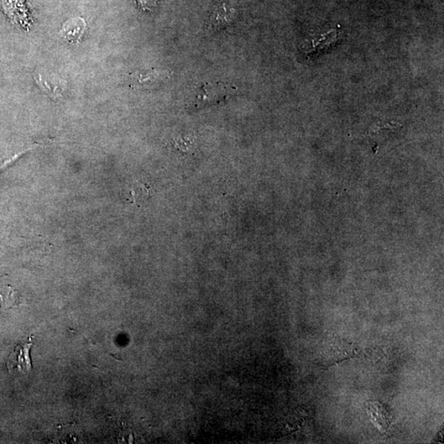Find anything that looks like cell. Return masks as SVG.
I'll list each match as a JSON object with an SVG mask.
<instances>
[{
  "mask_svg": "<svg viewBox=\"0 0 444 444\" xmlns=\"http://www.w3.org/2000/svg\"><path fill=\"white\" fill-rule=\"evenodd\" d=\"M33 343L31 342V337L28 341L18 344L15 347L13 352L9 354L6 367L9 372L18 371V372L28 374L33 368L31 365L30 352Z\"/></svg>",
  "mask_w": 444,
  "mask_h": 444,
  "instance_id": "1",
  "label": "cell"
},
{
  "mask_svg": "<svg viewBox=\"0 0 444 444\" xmlns=\"http://www.w3.org/2000/svg\"><path fill=\"white\" fill-rule=\"evenodd\" d=\"M36 85L54 100L63 97L67 85V82L55 75L38 74L34 76Z\"/></svg>",
  "mask_w": 444,
  "mask_h": 444,
  "instance_id": "3",
  "label": "cell"
},
{
  "mask_svg": "<svg viewBox=\"0 0 444 444\" xmlns=\"http://www.w3.org/2000/svg\"><path fill=\"white\" fill-rule=\"evenodd\" d=\"M236 88L217 83L205 85L201 88L195 100V108H200L213 103L220 102L236 92Z\"/></svg>",
  "mask_w": 444,
  "mask_h": 444,
  "instance_id": "2",
  "label": "cell"
},
{
  "mask_svg": "<svg viewBox=\"0 0 444 444\" xmlns=\"http://www.w3.org/2000/svg\"><path fill=\"white\" fill-rule=\"evenodd\" d=\"M234 13L236 11L227 3H221L212 14L211 23L213 28L220 29L226 27L234 19Z\"/></svg>",
  "mask_w": 444,
  "mask_h": 444,
  "instance_id": "6",
  "label": "cell"
},
{
  "mask_svg": "<svg viewBox=\"0 0 444 444\" xmlns=\"http://www.w3.org/2000/svg\"><path fill=\"white\" fill-rule=\"evenodd\" d=\"M170 74L168 71L144 70L135 72L131 75L134 85L139 87H151L169 80Z\"/></svg>",
  "mask_w": 444,
  "mask_h": 444,
  "instance_id": "4",
  "label": "cell"
},
{
  "mask_svg": "<svg viewBox=\"0 0 444 444\" xmlns=\"http://www.w3.org/2000/svg\"><path fill=\"white\" fill-rule=\"evenodd\" d=\"M14 291L9 287L7 291L1 293L0 291V313L3 310H9L16 304V297L13 296Z\"/></svg>",
  "mask_w": 444,
  "mask_h": 444,
  "instance_id": "7",
  "label": "cell"
},
{
  "mask_svg": "<svg viewBox=\"0 0 444 444\" xmlns=\"http://www.w3.org/2000/svg\"><path fill=\"white\" fill-rule=\"evenodd\" d=\"M85 30L86 23L85 19L75 18L67 20L63 25L60 34L63 38L70 41V43H78L83 34H85Z\"/></svg>",
  "mask_w": 444,
  "mask_h": 444,
  "instance_id": "5",
  "label": "cell"
},
{
  "mask_svg": "<svg viewBox=\"0 0 444 444\" xmlns=\"http://www.w3.org/2000/svg\"><path fill=\"white\" fill-rule=\"evenodd\" d=\"M158 0H137V2L143 10L145 11H153L156 7Z\"/></svg>",
  "mask_w": 444,
  "mask_h": 444,
  "instance_id": "8",
  "label": "cell"
}]
</instances>
